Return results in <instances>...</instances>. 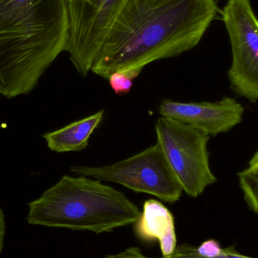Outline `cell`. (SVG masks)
<instances>
[{
  "label": "cell",
  "mask_w": 258,
  "mask_h": 258,
  "mask_svg": "<svg viewBox=\"0 0 258 258\" xmlns=\"http://www.w3.org/2000/svg\"><path fill=\"white\" fill-rule=\"evenodd\" d=\"M247 204L258 215V168L248 167L238 174Z\"/></svg>",
  "instance_id": "8fae6325"
},
{
  "label": "cell",
  "mask_w": 258,
  "mask_h": 258,
  "mask_svg": "<svg viewBox=\"0 0 258 258\" xmlns=\"http://www.w3.org/2000/svg\"><path fill=\"white\" fill-rule=\"evenodd\" d=\"M159 113L187 124L206 135H215L231 130L242 122L244 108L231 98L216 102L183 103L164 99L159 104Z\"/></svg>",
  "instance_id": "ba28073f"
},
{
  "label": "cell",
  "mask_w": 258,
  "mask_h": 258,
  "mask_svg": "<svg viewBox=\"0 0 258 258\" xmlns=\"http://www.w3.org/2000/svg\"><path fill=\"white\" fill-rule=\"evenodd\" d=\"M5 235H6V221L3 210L0 208V253L4 246Z\"/></svg>",
  "instance_id": "2e32d148"
},
{
  "label": "cell",
  "mask_w": 258,
  "mask_h": 258,
  "mask_svg": "<svg viewBox=\"0 0 258 258\" xmlns=\"http://www.w3.org/2000/svg\"><path fill=\"white\" fill-rule=\"evenodd\" d=\"M123 0L68 3L69 35L66 51L79 74L86 77Z\"/></svg>",
  "instance_id": "52a82bcc"
},
{
  "label": "cell",
  "mask_w": 258,
  "mask_h": 258,
  "mask_svg": "<svg viewBox=\"0 0 258 258\" xmlns=\"http://www.w3.org/2000/svg\"><path fill=\"white\" fill-rule=\"evenodd\" d=\"M233 61L228 72L230 89L251 102L258 101V18L250 0H228L221 12Z\"/></svg>",
  "instance_id": "8992f818"
},
{
  "label": "cell",
  "mask_w": 258,
  "mask_h": 258,
  "mask_svg": "<svg viewBox=\"0 0 258 258\" xmlns=\"http://www.w3.org/2000/svg\"><path fill=\"white\" fill-rule=\"evenodd\" d=\"M28 207L30 224L97 234L135 224L141 214L120 191L80 175L63 176Z\"/></svg>",
  "instance_id": "3957f363"
},
{
  "label": "cell",
  "mask_w": 258,
  "mask_h": 258,
  "mask_svg": "<svg viewBox=\"0 0 258 258\" xmlns=\"http://www.w3.org/2000/svg\"><path fill=\"white\" fill-rule=\"evenodd\" d=\"M135 233L144 242L157 240L163 257H168L177 248L174 219L171 212L161 202H144L141 216L135 223Z\"/></svg>",
  "instance_id": "9c48e42d"
},
{
  "label": "cell",
  "mask_w": 258,
  "mask_h": 258,
  "mask_svg": "<svg viewBox=\"0 0 258 258\" xmlns=\"http://www.w3.org/2000/svg\"><path fill=\"white\" fill-rule=\"evenodd\" d=\"M104 258H150L142 254L141 249L137 247H131L117 254H110Z\"/></svg>",
  "instance_id": "9a60e30c"
},
{
  "label": "cell",
  "mask_w": 258,
  "mask_h": 258,
  "mask_svg": "<svg viewBox=\"0 0 258 258\" xmlns=\"http://www.w3.org/2000/svg\"><path fill=\"white\" fill-rule=\"evenodd\" d=\"M218 12L216 0H123L91 71L108 79L180 55L198 45Z\"/></svg>",
  "instance_id": "6da1fadb"
},
{
  "label": "cell",
  "mask_w": 258,
  "mask_h": 258,
  "mask_svg": "<svg viewBox=\"0 0 258 258\" xmlns=\"http://www.w3.org/2000/svg\"><path fill=\"white\" fill-rule=\"evenodd\" d=\"M222 247L221 246L218 241L214 239H209L203 242L199 247H196L197 252L206 257H213L218 255L221 251Z\"/></svg>",
  "instance_id": "5bb4252c"
},
{
  "label": "cell",
  "mask_w": 258,
  "mask_h": 258,
  "mask_svg": "<svg viewBox=\"0 0 258 258\" xmlns=\"http://www.w3.org/2000/svg\"><path fill=\"white\" fill-rule=\"evenodd\" d=\"M77 175L119 183L136 192H144L168 203L181 197V186L160 145L145 149L128 159L102 167H71Z\"/></svg>",
  "instance_id": "277c9868"
},
{
  "label": "cell",
  "mask_w": 258,
  "mask_h": 258,
  "mask_svg": "<svg viewBox=\"0 0 258 258\" xmlns=\"http://www.w3.org/2000/svg\"><path fill=\"white\" fill-rule=\"evenodd\" d=\"M249 167L251 168H258V152L251 158L249 162Z\"/></svg>",
  "instance_id": "e0dca14e"
},
{
  "label": "cell",
  "mask_w": 258,
  "mask_h": 258,
  "mask_svg": "<svg viewBox=\"0 0 258 258\" xmlns=\"http://www.w3.org/2000/svg\"><path fill=\"white\" fill-rule=\"evenodd\" d=\"M73 1H79V0H68V3H69V2H73ZM82 1L89 2V0H82Z\"/></svg>",
  "instance_id": "ac0fdd59"
},
{
  "label": "cell",
  "mask_w": 258,
  "mask_h": 258,
  "mask_svg": "<svg viewBox=\"0 0 258 258\" xmlns=\"http://www.w3.org/2000/svg\"><path fill=\"white\" fill-rule=\"evenodd\" d=\"M68 35V0H0V95L30 94Z\"/></svg>",
  "instance_id": "7a4b0ae2"
},
{
  "label": "cell",
  "mask_w": 258,
  "mask_h": 258,
  "mask_svg": "<svg viewBox=\"0 0 258 258\" xmlns=\"http://www.w3.org/2000/svg\"><path fill=\"white\" fill-rule=\"evenodd\" d=\"M156 132L158 144L187 195L197 198L217 181L209 165V135L162 116L156 121Z\"/></svg>",
  "instance_id": "5b68a950"
},
{
  "label": "cell",
  "mask_w": 258,
  "mask_h": 258,
  "mask_svg": "<svg viewBox=\"0 0 258 258\" xmlns=\"http://www.w3.org/2000/svg\"><path fill=\"white\" fill-rule=\"evenodd\" d=\"M163 258H254L242 255L238 252L233 247L222 248L218 255L213 257H206L200 255L196 249V247L189 244H183L176 248L175 251L168 257Z\"/></svg>",
  "instance_id": "4fadbf2b"
},
{
  "label": "cell",
  "mask_w": 258,
  "mask_h": 258,
  "mask_svg": "<svg viewBox=\"0 0 258 258\" xmlns=\"http://www.w3.org/2000/svg\"><path fill=\"white\" fill-rule=\"evenodd\" d=\"M104 110L63 128L42 135L48 148L56 153L76 152L85 150L89 146V138L104 119Z\"/></svg>",
  "instance_id": "30bf717a"
},
{
  "label": "cell",
  "mask_w": 258,
  "mask_h": 258,
  "mask_svg": "<svg viewBox=\"0 0 258 258\" xmlns=\"http://www.w3.org/2000/svg\"><path fill=\"white\" fill-rule=\"evenodd\" d=\"M142 69L122 70L116 71L109 77V84L118 95H126L132 90L134 80L140 75Z\"/></svg>",
  "instance_id": "7c38bea8"
}]
</instances>
